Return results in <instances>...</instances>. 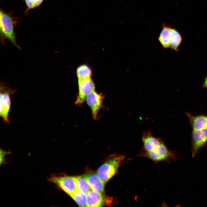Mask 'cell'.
I'll list each match as a JSON object with an SVG mask.
<instances>
[{
	"mask_svg": "<svg viewBox=\"0 0 207 207\" xmlns=\"http://www.w3.org/2000/svg\"><path fill=\"white\" fill-rule=\"evenodd\" d=\"M84 176L92 190L103 193L104 184L97 175L94 173H90Z\"/></svg>",
	"mask_w": 207,
	"mask_h": 207,
	"instance_id": "obj_11",
	"label": "cell"
},
{
	"mask_svg": "<svg viewBox=\"0 0 207 207\" xmlns=\"http://www.w3.org/2000/svg\"><path fill=\"white\" fill-rule=\"evenodd\" d=\"M138 155L146 157L155 163L164 161L168 162L171 160H175L177 159L175 152L169 150L163 141L155 149L147 152H139Z\"/></svg>",
	"mask_w": 207,
	"mask_h": 207,
	"instance_id": "obj_3",
	"label": "cell"
},
{
	"mask_svg": "<svg viewBox=\"0 0 207 207\" xmlns=\"http://www.w3.org/2000/svg\"><path fill=\"white\" fill-rule=\"evenodd\" d=\"M202 87L207 88V76L205 78L202 85Z\"/></svg>",
	"mask_w": 207,
	"mask_h": 207,
	"instance_id": "obj_19",
	"label": "cell"
},
{
	"mask_svg": "<svg viewBox=\"0 0 207 207\" xmlns=\"http://www.w3.org/2000/svg\"><path fill=\"white\" fill-rule=\"evenodd\" d=\"M78 190L74 193L71 197L81 207H86L87 204V196Z\"/></svg>",
	"mask_w": 207,
	"mask_h": 207,
	"instance_id": "obj_17",
	"label": "cell"
},
{
	"mask_svg": "<svg viewBox=\"0 0 207 207\" xmlns=\"http://www.w3.org/2000/svg\"><path fill=\"white\" fill-rule=\"evenodd\" d=\"M76 180L78 190L86 195L91 188L84 175L76 177Z\"/></svg>",
	"mask_w": 207,
	"mask_h": 207,
	"instance_id": "obj_15",
	"label": "cell"
},
{
	"mask_svg": "<svg viewBox=\"0 0 207 207\" xmlns=\"http://www.w3.org/2000/svg\"><path fill=\"white\" fill-rule=\"evenodd\" d=\"M124 159V155H112L98 168L97 175L104 184L117 172Z\"/></svg>",
	"mask_w": 207,
	"mask_h": 207,
	"instance_id": "obj_1",
	"label": "cell"
},
{
	"mask_svg": "<svg viewBox=\"0 0 207 207\" xmlns=\"http://www.w3.org/2000/svg\"><path fill=\"white\" fill-rule=\"evenodd\" d=\"M78 93L75 104L80 106L86 100L87 95L95 90V85L91 78L78 80Z\"/></svg>",
	"mask_w": 207,
	"mask_h": 207,
	"instance_id": "obj_6",
	"label": "cell"
},
{
	"mask_svg": "<svg viewBox=\"0 0 207 207\" xmlns=\"http://www.w3.org/2000/svg\"><path fill=\"white\" fill-rule=\"evenodd\" d=\"M170 28L169 26L163 24L162 30L158 38L159 41L164 49L170 47L171 38Z\"/></svg>",
	"mask_w": 207,
	"mask_h": 207,
	"instance_id": "obj_13",
	"label": "cell"
},
{
	"mask_svg": "<svg viewBox=\"0 0 207 207\" xmlns=\"http://www.w3.org/2000/svg\"><path fill=\"white\" fill-rule=\"evenodd\" d=\"M191 141V152L192 156L194 157L207 142V128L200 130H193Z\"/></svg>",
	"mask_w": 207,
	"mask_h": 207,
	"instance_id": "obj_7",
	"label": "cell"
},
{
	"mask_svg": "<svg viewBox=\"0 0 207 207\" xmlns=\"http://www.w3.org/2000/svg\"><path fill=\"white\" fill-rule=\"evenodd\" d=\"M104 97L101 93H98L95 90L89 94L86 97L85 101L91 109L94 120L97 119L98 114L102 106Z\"/></svg>",
	"mask_w": 207,
	"mask_h": 207,
	"instance_id": "obj_8",
	"label": "cell"
},
{
	"mask_svg": "<svg viewBox=\"0 0 207 207\" xmlns=\"http://www.w3.org/2000/svg\"><path fill=\"white\" fill-rule=\"evenodd\" d=\"M13 92L12 89L6 86L1 85L0 115L5 122L8 123V114L11 106L10 95Z\"/></svg>",
	"mask_w": 207,
	"mask_h": 207,
	"instance_id": "obj_5",
	"label": "cell"
},
{
	"mask_svg": "<svg viewBox=\"0 0 207 207\" xmlns=\"http://www.w3.org/2000/svg\"><path fill=\"white\" fill-rule=\"evenodd\" d=\"M76 74L78 80L89 78L92 75V70L87 65H82L77 68Z\"/></svg>",
	"mask_w": 207,
	"mask_h": 207,
	"instance_id": "obj_16",
	"label": "cell"
},
{
	"mask_svg": "<svg viewBox=\"0 0 207 207\" xmlns=\"http://www.w3.org/2000/svg\"><path fill=\"white\" fill-rule=\"evenodd\" d=\"M48 180L71 197L78 190L76 177L53 175L48 178Z\"/></svg>",
	"mask_w": 207,
	"mask_h": 207,
	"instance_id": "obj_4",
	"label": "cell"
},
{
	"mask_svg": "<svg viewBox=\"0 0 207 207\" xmlns=\"http://www.w3.org/2000/svg\"><path fill=\"white\" fill-rule=\"evenodd\" d=\"M171 38L170 47L177 51L182 40L181 37L179 32L175 29L170 28Z\"/></svg>",
	"mask_w": 207,
	"mask_h": 207,
	"instance_id": "obj_14",
	"label": "cell"
},
{
	"mask_svg": "<svg viewBox=\"0 0 207 207\" xmlns=\"http://www.w3.org/2000/svg\"><path fill=\"white\" fill-rule=\"evenodd\" d=\"M44 0H24L27 7L25 13L39 6Z\"/></svg>",
	"mask_w": 207,
	"mask_h": 207,
	"instance_id": "obj_18",
	"label": "cell"
},
{
	"mask_svg": "<svg viewBox=\"0 0 207 207\" xmlns=\"http://www.w3.org/2000/svg\"><path fill=\"white\" fill-rule=\"evenodd\" d=\"M0 13V34L2 43L4 42V38H6L15 46L20 49V47L17 44L16 41L14 18L10 14L5 12L1 9Z\"/></svg>",
	"mask_w": 207,
	"mask_h": 207,
	"instance_id": "obj_2",
	"label": "cell"
},
{
	"mask_svg": "<svg viewBox=\"0 0 207 207\" xmlns=\"http://www.w3.org/2000/svg\"><path fill=\"white\" fill-rule=\"evenodd\" d=\"M193 130L204 129L207 128V115L193 116L189 112L186 113Z\"/></svg>",
	"mask_w": 207,
	"mask_h": 207,
	"instance_id": "obj_10",
	"label": "cell"
},
{
	"mask_svg": "<svg viewBox=\"0 0 207 207\" xmlns=\"http://www.w3.org/2000/svg\"><path fill=\"white\" fill-rule=\"evenodd\" d=\"M101 193L91 190L86 195L87 207H101L105 204L104 198Z\"/></svg>",
	"mask_w": 207,
	"mask_h": 207,
	"instance_id": "obj_12",
	"label": "cell"
},
{
	"mask_svg": "<svg viewBox=\"0 0 207 207\" xmlns=\"http://www.w3.org/2000/svg\"><path fill=\"white\" fill-rule=\"evenodd\" d=\"M142 141V149L140 152L141 153L149 152L155 149L163 141L160 138L154 137L152 131L150 130L143 133Z\"/></svg>",
	"mask_w": 207,
	"mask_h": 207,
	"instance_id": "obj_9",
	"label": "cell"
}]
</instances>
